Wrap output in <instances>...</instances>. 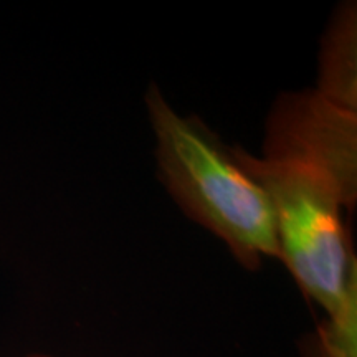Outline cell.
Returning a JSON list of instances; mask_svg holds the SVG:
<instances>
[{
    "label": "cell",
    "instance_id": "6da1fadb",
    "mask_svg": "<svg viewBox=\"0 0 357 357\" xmlns=\"http://www.w3.org/2000/svg\"><path fill=\"white\" fill-rule=\"evenodd\" d=\"M144 100L160 182L178 208L220 238L245 270L258 271L265 258H280L270 200L230 147L197 116L178 114L158 84H149Z\"/></svg>",
    "mask_w": 357,
    "mask_h": 357
},
{
    "label": "cell",
    "instance_id": "7a4b0ae2",
    "mask_svg": "<svg viewBox=\"0 0 357 357\" xmlns=\"http://www.w3.org/2000/svg\"><path fill=\"white\" fill-rule=\"evenodd\" d=\"M230 151L270 200L280 260L307 300L333 314L357 287V260L336 184L301 164L258 158L240 146Z\"/></svg>",
    "mask_w": 357,
    "mask_h": 357
},
{
    "label": "cell",
    "instance_id": "3957f363",
    "mask_svg": "<svg viewBox=\"0 0 357 357\" xmlns=\"http://www.w3.org/2000/svg\"><path fill=\"white\" fill-rule=\"evenodd\" d=\"M263 158L323 172L336 184L347 212L357 204V113L314 88L281 93L265 124Z\"/></svg>",
    "mask_w": 357,
    "mask_h": 357
},
{
    "label": "cell",
    "instance_id": "277c9868",
    "mask_svg": "<svg viewBox=\"0 0 357 357\" xmlns=\"http://www.w3.org/2000/svg\"><path fill=\"white\" fill-rule=\"evenodd\" d=\"M316 91L334 105L357 113V2L334 8L321 38Z\"/></svg>",
    "mask_w": 357,
    "mask_h": 357
},
{
    "label": "cell",
    "instance_id": "5b68a950",
    "mask_svg": "<svg viewBox=\"0 0 357 357\" xmlns=\"http://www.w3.org/2000/svg\"><path fill=\"white\" fill-rule=\"evenodd\" d=\"M300 352H301V357H323L318 351L314 349V347L310 344V342L306 341V337H303L300 341Z\"/></svg>",
    "mask_w": 357,
    "mask_h": 357
},
{
    "label": "cell",
    "instance_id": "8992f818",
    "mask_svg": "<svg viewBox=\"0 0 357 357\" xmlns=\"http://www.w3.org/2000/svg\"><path fill=\"white\" fill-rule=\"evenodd\" d=\"M29 357H47V356H29Z\"/></svg>",
    "mask_w": 357,
    "mask_h": 357
}]
</instances>
